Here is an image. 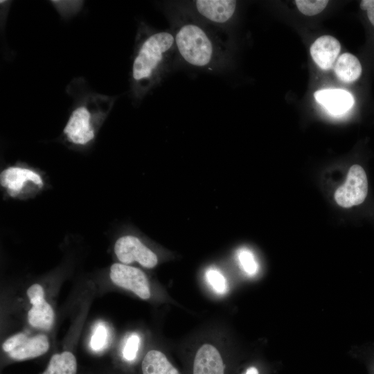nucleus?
Instances as JSON below:
<instances>
[{
    "label": "nucleus",
    "instance_id": "1",
    "mask_svg": "<svg viewBox=\"0 0 374 374\" xmlns=\"http://www.w3.org/2000/svg\"><path fill=\"white\" fill-rule=\"evenodd\" d=\"M169 9L177 53L187 64L214 71L226 65V48L217 36L184 6Z\"/></svg>",
    "mask_w": 374,
    "mask_h": 374
},
{
    "label": "nucleus",
    "instance_id": "2",
    "mask_svg": "<svg viewBox=\"0 0 374 374\" xmlns=\"http://www.w3.org/2000/svg\"><path fill=\"white\" fill-rule=\"evenodd\" d=\"M132 66V91L143 97L162 80L177 53L172 30H141Z\"/></svg>",
    "mask_w": 374,
    "mask_h": 374
},
{
    "label": "nucleus",
    "instance_id": "3",
    "mask_svg": "<svg viewBox=\"0 0 374 374\" xmlns=\"http://www.w3.org/2000/svg\"><path fill=\"white\" fill-rule=\"evenodd\" d=\"M103 96L90 98L87 103L76 107L71 113L64 129V134L71 143L84 145L95 136L93 120Z\"/></svg>",
    "mask_w": 374,
    "mask_h": 374
},
{
    "label": "nucleus",
    "instance_id": "4",
    "mask_svg": "<svg viewBox=\"0 0 374 374\" xmlns=\"http://www.w3.org/2000/svg\"><path fill=\"white\" fill-rule=\"evenodd\" d=\"M186 8L204 23L226 26L233 19L237 1L232 0H196L190 1Z\"/></svg>",
    "mask_w": 374,
    "mask_h": 374
},
{
    "label": "nucleus",
    "instance_id": "5",
    "mask_svg": "<svg viewBox=\"0 0 374 374\" xmlns=\"http://www.w3.org/2000/svg\"><path fill=\"white\" fill-rule=\"evenodd\" d=\"M3 350L12 359L20 361L33 359L44 355L49 348L46 335L38 334L28 337L24 332L8 338L2 344Z\"/></svg>",
    "mask_w": 374,
    "mask_h": 374
},
{
    "label": "nucleus",
    "instance_id": "6",
    "mask_svg": "<svg viewBox=\"0 0 374 374\" xmlns=\"http://www.w3.org/2000/svg\"><path fill=\"white\" fill-rule=\"evenodd\" d=\"M367 193L366 172L361 166L355 164L350 168L345 183L336 190L334 197L340 206L350 208L362 204Z\"/></svg>",
    "mask_w": 374,
    "mask_h": 374
},
{
    "label": "nucleus",
    "instance_id": "7",
    "mask_svg": "<svg viewBox=\"0 0 374 374\" xmlns=\"http://www.w3.org/2000/svg\"><path fill=\"white\" fill-rule=\"evenodd\" d=\"M114 253L118 260L125 265L137 262L145 268H153L158 262L157 255L136 237L125 235L114 244Z\"/></svg>",
    "mask_w": 374,
    "mask_h": 374
},
{
    "label": "nucleus",
    "instance_id": "8",
    "mask_svg": "<svg viewBox=\"0 0 374 374\" xmlns=\"http://www.w3.org/2000/svg\"><path fill=\"white\" fill-rule=\"evenodd\" d=\"M111 280L116 285L130 290L140 299L147 300L151 292L145 273L139 268L122 263H114L109 271Z\"/></svg>",
    "mask_w": 374,
    "mask_h": 374
},
{
    "label": "nucleus",
    "instance_id": "9",
    "mask_svg": "<svg viewBox=\"0 0 374 374\" xmlns=\"http://www.w3.org/2000/svg\"><path fill=\"white\" fill-rule=\"evenodd\" d=\"M26 294L32 305L28 312L29 324L37 329L49 330L53 326L55 314L45 299L43 287L34 283L28 288Z\"/></svg>",
    "mask_w": 374,
    "mask_h": 374
},
{
    "label": "nucleus",
    "instance_id": "10",
    "mask_svg": "<svg viewBox=\"0 0 374 374\" xmlns=\"http://www.w3.org/2000/svg\"><path fill=\"white\" fill-rule=\"evenodd\" d=\"M1 185L6 189L11 197L17 196L29 183L42 187L43 180L40 175L28 168L11 166L1 172Z\"/></svg>",
    "mask_w": 374,
    "mask_h": 374
},
{
    "label": "nucleus",
    "instance_id": "11",
    "mask_svg": "<svg viewBox=\"0 0 374 374\" xmlns=\"http://www.w3.org/2000/svg\"><path fill=\"white\" fill-rule=\"evenodd\" d=\"M192 374H225V365L219 350L210 344L202 345L196 352Z\"/></svg>",
    "mask_w": 374,
    "mask_h": 374
},
{
    "label": "nucleus",
    "instance_id": "12",
    "mask_svg": "<svg viewBox=\"0 0 374 374\" xmlns=\"http://www.w3.org/2000/svg\"><path fill=\"white\" fill-rule=\"evenodd\" d=\"M341 50L339 42L330 35H323L312 44L310 52L314 62L322 69H330Z\"/></svg>",
    "mask_w": 374,
    "mask_h": 374
},
{
    "label": "nucleus",
    "instance_id": "13",
    "mask_svg": "<svg viewBox=\"0 0 374 374\" xmlns=\"http://www.w3.org/2000/svg\"><path fill=\"white\" fill-rule=\"evenodd\" d=\"M314 98L333 115H341L347 112L354 104L353 96L339 89L319 90L314 93Z\"/></svg>",
    "mask_w": 374,
    "mask_h": 374
},
{
    "label": "nucleus",
    "instance_id": "14",
    "mask_svg": "<svg viewBox=\"0 0 374 374\" xmlns=\"http://www.w3.org/2000/svg\"><path fill=\"white\" fill-rule=\"evenodd\" d=\"M141 371L143 374H180L166 355L158 350H150L145 354Z\"/></svg>",
    "mask_w": 374,
    "mask_h": 374
},
{
    "label": "nucleus",
    "instance_id": "15",
    "mask_svg": "<svg viewBox=\"0 0 374 374\" xmlns=\"http://www.w3.org/2000/svg\"><path fill=\"white\" fill-rule=\"evenodd\" d=\"M334 71L340 80L344 82H352L360 76L362 66L355 55L345 53L337 59Z\"/></svg>",
    "mask_w": 374,
    "mask_h": 374
},
{
    "label": "nucleus",
    "instance_id": "16",
    "mask_svg": "<svg viewBox=\"0 0 374 374\" xmlns=\"http://www.w3.org/2000/svg\"><path fill=\"white\" fill-rule=\"evenodd\" d=\"M77 361L70 351L53 355L42 374H76Z\"/></svg>",
    "mask_w": 374,
    "mask_h": 374
},
{
    "label": "nucleus",
    "instance_id": "17",
    "mask_svg": "<svg viewBox=\"0 0 374 374\" xmlns=\"http://www.w3.org/2000/svg\"><path fill=\"white\" fill-rule=\"evenodd\" d=\"M295 3L299 10L308 16H313L321 12L328 5L326 0H296Z\"/></svg>",
    "mask_w": 374,
    "mask_h": 374
},
{
    "label": "nucleus",
    "instance_id": "18",
    "mask_svg": "<svg viewBox=\"0 0 374 374\" xmlns=\"http://www.w3.org/2000/svg\"><path fill=\"white\" fill-rule=\"evenodd\" d=\"M238 258L242 269L248 275L253 276L258 271V263L252 252L247 249H241Z\"/></svg>",
    "mask_w": 374,
    "mask_h": 374
},
{
    "label": "nucleus",
    "instance_id": "19",
    "mask_svg": "<svg viewBox=\"0 0 374 374\" xmlns=\"http://www.w3.org/2000/svg\"><path fill=\"white\" fill-rule=\"evenodd\" d=\"M206 278L213 290L218 294H224L227 289L226 280L222 274L215 269H209Z\"/></svg>",
    "mask_w": 374,
    "mask_h": 374
},
{
    "label": "nucleus",
    "instance_id": "20",
    "mask_svg": "<svg viewBox=\"0 0 374 374\" xmlns=\"http://www.w3.org/2000/svg\"><path fill=\"white\" fill-rule=\"evenodd\" d=\"M140 338L137 334H132L127 339L123 350V357L127 361H133L139 350Z\"/></svg>",
    "mask_w": 374,
    "mask_h": 374
},
{
    "label": "nucleus",
    "instance_id": "21",
    "mask_svg": "<svg viewBox=\"0 0 374 374\" xmlns=\"http://www.w3.org/2000/svg\"><path fill=\"white\" fill-rule=\"evenodd\" d=\"M107 339V332L104 325H98L91 339V347L94 350H100L105 346Z\"/></svg>",
    "mask_w": 374,
    "mask_h": 374
},
{
    "label": "nucleus",
    "instance_id": "22",
    "mask_svg": "<svg viewBox=\"0 0 374 374\" xmlns=\"http://www.w3.org/2000/svg\"><path fill=\"white\" fill-rule=\"evenodd\" d=\"M360 7L366 10L369 21L374 25V0H363L360 3Z\"/></svg>",
    "mask_w": 374,
    "mask_h": 374
},
{
    "label": "nucleus",
    "instance_id": "23",
    "mask_svg": "<svg viewBox=\"0 0 374 374\" xmlns=\"http://www.w3.org/2000/svg\"><path fill=\"white\" fill-rule=\"evenodd\" d=\"M243 374H259L258 369L256 366H249Z\"/></svg>",
    "mask_w": 374,
    "mask_h": 374
}]
</instances>
